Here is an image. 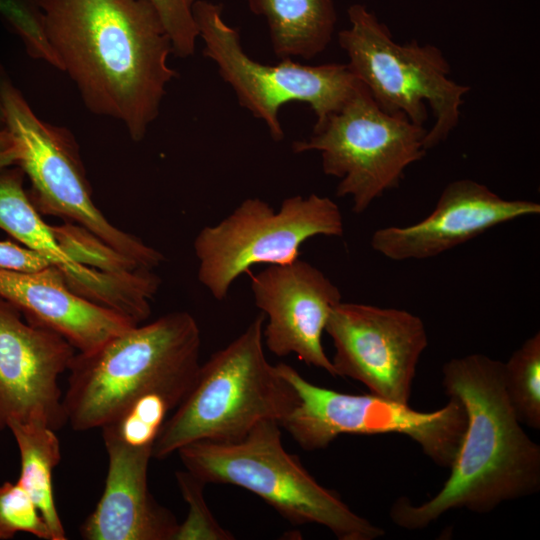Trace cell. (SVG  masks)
<instances>
[{
    "label": "cell",
    "mask_w": 540,
    "mask_h": 540,
    "mask_svg": "<svg viewBox=\"0 0 540 540\" xmlns=\"http://www.w3.org/2000/svg\"><path fill=\"white\" fill-rule=\"evenodd\" d=\"M252 13L267 23L280 59H312L332 40L337 12L332 0H247Z\"/></svg>",
    "instance_id": "cell-19"
},
{
    "label": "cell",
    "mask_w": 540,
    "mask_h": 540,
    "mask_svg": "<svg viewBox=\"0 0 540 540\" xmlns=\"http://www.w3.org/2000/svg\"><path fill=\"white\" fill-rule=\"evenodd\" d=\"M0 18L21 39L29 56L61 70L44 30L41 0H0Z\"/></svg>",
    "instance_id": "cell-24"
},
{
    "label": "cell",
    "mask_w": 540,
    "mask_h": 540,
    "mask_svg": "<svg viewBox=\"0 0 540 540\" xmlns=\"http://www.w3.org/2000/svg\"><path fill=\"white\" fill-rule=\"evenodd\" d=\"M174 409L173 404L160 394L143 395L101 428L103 437L114 438L132 447H153L167 414Z\"/></svg>",
    "instance_id": "cell-22"
},
{
    "label": "cell",
    "mask_w": 540,
    "mask_h": 540,
    "mask_svg": "<svg viewBox=\"0 0 540 540\" xmlns=\"http://www.w3.org/2000/svg\"><path fill=\"white\" fill-rule=\"evenodd\" d=\"M24 176L19 166L0 169V229L58 268L75 293L104 302L114 287V275L79 264L65 253L25 190Z\"/></svg>",
    "instance_id": "cell-18"
},
{
    "label": "cell",
    "mask_w": 540,
    "mask_h": 540,
    "mask_svg": "<svg viewBox=\"0 0 540 540\" xmlns=\"http://www.w3.org/2000/svg\"><path fill=\"white\" fill-rule=\"evenodd\" d=\"M28 533L43 540H53L51 530L39 509L16 481L0 485V540Z\"/></svg>",
    "instance_id": "cell-25"
},
{
    "label": "cell",
    "mask_w": 540,
    "mask_h": 540,
    "mask_svg": "<svg viewBox=\"0 0 540 540\" xmlns=\"http://www.w3.org/2000/svg\"><path fill=\"white\" fill-rule=\"evenodd\" d=\"M200 349L197 321L175 311L76 352L63 394L67 424L75 431L102 428L147 394H160L176 408L195 381Z\"/></svg>",
    "instance_id": "cell-3"
},
{
    "label": "cell",
    "mask_w": 540,
    "mask_h": 540,
    "mask_svg": "<svg viewBox=\"0 0 540 540\" xmlns=\"http://www.w3.org/2000/svg\"><path fill=\"white\" fill-rule=\"evenodd\" d=\"M251 291L265 315L263 340L268 350L279 357L296 354L300 361L336 377L322 335L332 310L342 301L339 288L298 258L253 274Z\"/></svg>",
    "instance_id": "cell-14"
},
{
    "label": "cell",
    "mask_w": 540,
    "mask_h": 540,
    "mask_svg": "<svg viewBox=\"0 0 540 540\" xmlns=\"http://www.w3.org/2000/svg\"><path fill=\"white\" fill-rule=\"evenodd\" d=\"M325 331L335 349L336 377L361 382L370 393L408 404L419 359L428 345L424 322L396 308L341 301Z\"/></svg>",
    "instance_id": "cell-12"
},
{
    "label": "cell",
    "mask_w": 540,
    "mask_h": 540,
    "mask_svg": "<svg viewBox=\"0 0 540 540\" xmlns=\"http://www.w3.org/2000/svg\"><path fill=\"white\" fill-rule=\"evenodd\" d=\"M17 151L14 140L10 132L5 129H0V161L8 166L16 165Z\"/></svg>",
    "instance_id": "cell-29"
},
{
    "label": "cell",
    "mask_w": 540,
    "mask_h": 540,
    "mask_svg": "<svg viewBox=\"0 0 540 540\" xmlns=\"http://www.w3.org/2000/svg\"><path fill=\"white\" fill-rule=\"evenodd\" d=\"M176 480L182 497L188 505V514L179 523L174 540H231L233 535L219 525L203 495L206 483L186 471H177Z\"/></svg>",
    "instance_id": "cell-26"
},
{
    "label": "cell",
    "mask_w": 540,
    "mask_h": 540,
    "mask_svg": "<svg viewBox=\"0 0 540 540\" xmlns=\"http://www.w3.org/2000/svg\"><path fill=\"white\" fill-rule=\"evenodd\" d=\"M51 264L39 253L10 241H0V269L13 272H35Z\"/></svg>",
    "instance_id": "cell-28"
},
{
    "label": "cell",
    "mask_w": 540,
    "mask_h": 540,
    "mask_svg": "<svg viewBox=\"0 0 540 540\" xmlns=\"http://www.w3.org/2000/svg\"><path fill=\"white\" fill-rule=\"evenodd\" d=\"M0 298L24 318L67 340L76 352H88L138 325L70 289L55 266L35 272L0 269Z\"/></svg>",
    "instance_id": "cell-17"
},
{
    "label": "cell",
    "mask_w": 540,
    "mask_h": 540,
    "mask_svg": "<svg viewBox=\"0 0 540 540\" xmlns=\"http://www.w3.org/2000/svg\"><path fill=\"white\" fill-rule=\"evenodd\" d=\"M108 456L104 490L80 526L86 540H174L179 522L148 488L152 446L132 447L103 437Z\"/></svg>",
    "instance_id": "cell-16"
},
{
    "label": "cell",
    "mask_w": 540,
    "mask_h": 540,
    "mask_svg": "<svg viewBox=\"0 0 540 540\" xmlns=\"http://www.w3.org/2000/svg\"><path fill=\"white\" fill-rule=\"evenodd\" d=\"M343 233L342 213L329 197L314 193L291 196L278 211L260 198H247L195 237L198 281L222 301L233 282L250 267L288 264L299 258L300 247L308 239L341 237Z\"/></svg>",
    "instance_id": "cell-9"
},
{
    "label": "cell",
    "mask_w": 540,
    "mask_h": 540,
    "mask_svg": "<svg viewBox=\"0 0 540 540\" xmlns=\"http://www.w3.org/2000/svg\"><path fill=\"white\" fill-rule=\"evenodd\" d=\"M7 429L14 436L20 455L21 470L17 482L39 509L53 540H66L53 492V471L61 460L56 431L42 423L23 421H11Z\"/></svg>",
    "instance_id": "cell-20"
},
{
    "label": "cell",
    "mask_w": 540,
    "mask_h": 540,
    "mask_svg": "<svg viewBox=\"0 0 540 540\" xmlns=\"http://www.w3.org/2000/svg\"><path fill=\"white\" fill-rule=\"evenodd\" d=\"M47 39L86 108L141 141L176 77L170 37L146 0H41Z\"/></svg>",
    "instance_id": "cell-1"
},
{
    "label": "cell",
    "mask_w": 540,
    "mask_h": 540,
    "mask_svg": "<svg viewBox=\"0 0 540 540\" xmlns=\"http://www.w3.org/2000/svg\"><path fill=\"white\" fill-rule=\"evenodd\" d=\"M426 133L404 113L382 110L359 81L344 105L308 139L293 142L292 150L320 152L324 174L339 179L336 196L350 197L352 210L361 214L426 155Z\"/></svg>",
    "instance_id": "cell-7"
},
{
    "label": "cell",
    "mask_w": 540,
    "mask_h": 540,
    "mask_svg": "<svg viewBox=\"0 0 540 540\" xmlns=\"http://www.w3.org/2000/svg\"><path fill=\"white\" fill-rule=\"evenodd\" d=\"M276 367L298 396L279 425L304 450L326 448L341 434L396 433L415 441L435 464L452 465L467 422L457 399L450 397L444 407L420 412L372 393L354 395L317 386L286 363Z\"/></svg>",
    "instance_id": "cell-10"
},
{
    "label": "cell",
    "mask_w": 540,
    "mask_h": 540,
    "mask_svg": "<svg viewBox=\"0 0 540 540\" xmlns=\"http://www.w3.org/2000/svg\"><path fill=\"white\" fill-rule=\"evenodd\" d=\"M193 15L203 55L216 64L239 104L266 124L274 141L284 138L279 120L284 104H308L317 127L344 105L359 83L347 64L310 66L287 58L265 65L253 60L244 52L238 30L224 21L221 4L197 0Z\"/></svg>",
    "instance_id": "cell-11"
},
{
    "label": "cell",
    "mask_w": 540,
    "mask_h": 540,
    "mask_svg": "<svg viewBox=\"0 0 540 540\" xmlns=\"http://www.w3.org/2000/svg\"><path fill=\"white\" fill-rule=\"evenodd\" d=\"M347 14L350 25L338 33V42L353 75L382 110L402 112L417 125L424 126L429 105L434 124L424 146L429 150L445 141L459 123L470 87L450 78V65L438 47L415 39L397 43L362 4L351 5Z\"/></svg>",
    "instance_id": "cell-6"
},
{
    "label": "cell",
    "mask_w": 540,
    "mask_h": 540,
    "mask_svg": "<svg viewBox=\"0 0 540 540\" xmlns=\"http://www.w3.org/2000/svg\"><path fill=\"white\" fill-rule=\"evenodd\" d=\"M5 72L3 66L0 64V77ZM0 129H5V110L0 94Z\"/></svg>",
    "instance_id": "cell-30"
},
{
    "label": "cell",
    "mask_w": 540,
    "mask_h": 540,
    "mask_svg": "<svg viewBox=\"0 0 540 540\" xmlns=\"http://www.w3.org/2000/svg\"><path fill=\"white\" fill-rule=\"evenodd\" d=\"M539 213L537 202L506 199L480 182L459 179L443 189L433 211L423 220L377 229L370 243L373 250L394 261L427 259L493 227Z\"/></svg>",
    "instance_id": "cell-15"
},
{
    "label": "cell",
    "mask_w": 540,
    "mask_h": 540,
    "mask_svg": "<svg viewBox=\"0 0 540 540\" xmlns=\"http://www.w3.org/2000/svg\"><path fill=\"white\" fill-rule=\"evenodd\" d=\"M4 167H7V165L4 162L0 161V169Z\"/></svg>",
    "instance_id": "cell-31"
},
{
    "label": "cell",
    "mask_w": 540,
    "mask_h": 540,
    "mask_svg": "<svg viewBox=\"0 0 540 540\" xmlns=\"http://www.w3.org/2000/svg\"><path fill=\"white\" fill-rule=\"evenodd\" d=\"M280 425L267 420L234 442L197 441L177 453L204 483L231 484L257 495L292 524H318L340 540H373L385 534L317 482L282 444Z\"/></svg>",
    "instance_id": "cell-5"
},
{
    "label": "cell",
    "mask_w": 540,
    "mask_h": 540,
    "mask_svg": "<svg viewBox=\"0 0 540 540\" xmlns=\"http://www.w3.org/2000/svg\"><path fill=\"white\" fill-rule=\"evenodd\" d=\"M265 315L200 365L195 381L164 422L152 457L165 459L197 441L234 442L263 421L279 422L296 406L293 386L264 352Z\"/></svg>",
    "instance_id": "cell-4"
},
{
    "label": "cell",
    "mask_w": 540,
    "mask_h": 540,
    "mask_svg": "<svg viewBox=\"0 0 540 540\" xmlns=\"http://www.w3.org/2000/svg\"><path fill=\"white\" fill-rule=\"evenodd\" d=\"M5 128L13 137L16 165L31 183L29 197L41 215L80 225L140 267L153 270L164 255L115 227L91 195L78 146L68 129L41 120L6 71L0 77Z\"/></svg>",
    "instance_id": "cell-8"
},
{
    "label": "cell",
    "mask_w": 540,
    "mask_h": 540,
    "mask_svg": "<svg viewBox=\"0 0 540 540\" xmlns=\"http://www.w3.org/2000/svg\"><path fill=\"white\" fill-rule=\"evenodd\" d=\"M157 11L170 37L173 54L187 58L194 54L199 37L193 15L197 0H146Z\"/></svg>",
    "instance_id": "cell-27"
},
{
    "label": "cell",
    "mask_w": 540,
    "mask_h": 540,
    "mask_svg": "<svg viewBox=\"0 0 540 540\" xmlns=\"http://www.w3.org/2000/svg\"><path fill=\"white\" fill-rule=\"evenodd\" d=\"M505 389L521 423L540 429V333L536 332L503 363Z\"/></svg>",
    "instance_id": "cell-21"
},
{
    "label": "cell",
    "mask_w": 540,
    "mask_h": 540,
    "mask_svg": "<svg viewBox=\"0 0 540 540\" xmlns=\"http://www.w3.org/2000/svg\"><path fill=\"white\" fill-rule=\"evenodd\" d=\"M52 230L65 253L88 268L112 273L142 268L80 225L65 221Z\"/></svg>",
    "instance_id": "cell-23"
},
{
    "label": "cell",
    "mask_w": 540,
    "mask_h": 540,
    "mask_svg": "<svg viewBox=\"0 0 540 540\" xmlns=\"http://www.w3.org/2000/svg\"><path fill=\"white\" fill-rule=\"evenodd\" d=\"M75 348L57 333L30 323L0 298V433L11 421L67 424L58 379Z\"/></svg>",
    "instance_id": "cell-13"
},
{
    "label": "cell",
    "mask_w": 540,
    "mask_h": 540,
    "mask_svg": "<svg viewBox=\"0 0 540 540\" xmlns=\"http://www.w3.org/2000/svg\"><path fill=\"white\" fill-rule=\"evenodd\" d=\"M442 372L446 394L464 407L466 429L440 491L419 505L407 497L392 504L391 520L408 530L426 528L452 509L489 513L540 489V446L510 403L503 362L470 354L449 360Z\"/></svg>",
    "instance_id": "cell-2"
}]
</instances>
